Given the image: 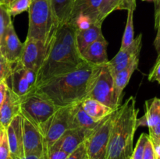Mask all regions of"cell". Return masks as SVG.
<instances>
[{
  "label": "cell",
  "instance_id": "5b68a950",
  "mask_svg": "<svg viewBox=\"0 0 160 159\" xmlns=\"http://www.w3.org/2000/svg\"><path fill=\"white\" fill-rule=\"evenodd\" d=\"M59 108L46 97L34 92L21 100L20 114L32 123L45 137L52 118Z\"/></svg>",
  "mask_w": 160,
  "mask_h": 159
},
{
  "label": "cell",
  "instance_id": "4316f807",
  "mask_svg": "<svg viewBox=\"0 0 160 159\" xmlns=\"http://www.w3.org/2000/svg\"><path fill=\"white\" fill-rule=\"evenodd\" d=\"M134 11L133 9L128 10V19H127V24L123 33V38H122L121 47L120 49H126L133 43L134 40Z\"/></svg>",
  "mask_w": 160,
  "mask_h": 159
},
{
  "label": "cell",
  "instance_id": "3957f363",
  "mask_svg": "<svg viewBox=\"0 0 160 159\" xmlns=\"http://www.w3.org/2000/svg\"><path fill=\"white\" fill-rule=\"evenodd\" d=\"M84 62L80 55L56 40L54 36L46 59L38 72L36 88L52 78L73 71Z\"/></svg>",
  "mask_w": 160,
  "mask_h": 159
},
{
  "label": "cell",
  "instance_id": "f546056e",
  "mask_svg": "<svg viewBox=\"0 0 160 159\" xmlns=\"http://www.w3.org/2000/svg\"><path fill=\"white\" fill-rule=\"evenodd\" d=\"M148 139V134L143 133L141 134L140 137L138 140L137 144H136L135 148L133 151L131 159H143L144 158V153H145V147L146 142Z\"/></svg>",
  "mask_w": 160,
  "mask_h": 159
},
{
  "label": "cell",
  "instance_id": "d4e9b609",
  "mask_svg": "<svg viewBox=\"0 0 160 159\" xmlns=\"http://www.w3.org/2000/svg\"><path fill=\"white\" fill-rule=\"evenodd\" d=\"M77 29L73 25L70 23H66L59 26L55 34V38L63 45H67L73 51L81 55L78 45H77L76 37Z\"/></svg>",
  "mask_w": 160,
  "mask_h": 159
},
{
  "label": "cell",
  "instance_id": "e0dca14e",
  "mask_svg": "<svg viewBox=\"0 0 160 159\" xmlns=\"http://www.w3.org/2000/svg\"><path fill=\"white\" fill-rule=\"evenodd\" d=\"M108 42L104 36L91 44L81 54V57L92 65H102L109 62L107 55Z\"/></svg>",
  "mask_w": 160,
  "mask_h": 159
},
{
  "label": "cell",
  "instance_id": "e575fe53",
  "mask_svg": "<svg viewBox=\"0 0 160 159\" xmlns=\"http://www.w3.org/2000/svg\"><path fill=\"white\" fill-rule=\"evenodd\" d=\"M66 159H88L84 142L81 143L74 151L69 154Z\"/></svg>",
  "mask_w": 160,
  "mask_h": 159
},
{
  "label": "cell",
  "instance_id": "2e32d148",
  "mask_svg": "<svg viewBox=\"0 0 160 159\" xmlns=\"http://www.w3.org/2000/svg\"><path fill=\"white\" fill-rule=\"evenodd\" d=\"M21 99L8 87L6 99L0 108V126L6 130L12 119L20 114Z\"/></svg>",
  "mask_w": 160,
  "mask_h": 159
},
{
  "label": "cell",
  "instance_id": "8992f818",
  "mask_svg": "<svg viewBox=\"0 0 160 159\" xmlns=\"http://www.w3.org/2000/svg\"><path fill=\"white\" fill-rule=\"evenodd\" d=\"M86 98L97 100L115 111L120 106L116 98L113 75L108 62L100 65Z\"/></svg>",
  "mask_w": 160,
  "mask_h": 159
},
{
  "label": "cell",
  "instance_id": "ee69618b",
  "mask_svg": "<svg viewBox=\"0 0 160 159\" xmlns=\"http://www.w3.org/2000/svg\"><path fill=\"white\" fill-rule=\"evenodd\" d=\"M142 1H148V2H152V1H155V0H142Z\"/></svg>",
  "mask_w": 160,
  "mask_h": 159
},
{
  "label": "cell",
  "instance_id": "bcb514c9",
  "mask_svg": "<svg viewBox=\"0 0 160 159\" xmlns=\"http://www.w3.org/2000/svg\"></svg>",
  "mask_w": 160,
  "mask_h": 159
},
{
  "label": "cell",
  "instance_id": "836d02e7",
  "mask_svg": "<svg viewBox=\"0 0 160 159\" xmlns=\"http://www.w3.org/2000/svg\"><path fill=\"white\" fill-rule=\"evenodd\" d=\"M0 159H12L9 152L6 130L3 132L2 137L0 140Z\"/></svg>",
  "mask_w": 160,
  "mask_h": 159
},
{
  "label": "cell",
  "instance_id": "277c9868",
  "mask_svg": "<svg viewBox=\"0 0 160 159\" xmlns=\"http://www.w3.org/2000/svg\"><path fill=\"white\" fill-rule=\"evenodd\" d=\"M28 13L29 24L27 37L49 45L59 27L51 0H32Z\"/></svg>",
  "mask_w": 160,
  "mask_h": 159
},
{
  "label": "cell",
  "instance_id": "1f68e13d",
  "mask_svg": "<svg viewBox=\"0 0 160 159\" xmlns=\"http://www.w3.org/2000/svg\"><path fill=\"white\" fill-rule=\"evenodd\" d=\"M12 64H11L0 51V83L6 80L12 72Z\"/></svg>",
  "mask_w": 160,
  "mask_h": 159
},
{
  "label": "cell",
  "instance_id": "8d00e7d4",
  "mask_svg": "<svg viewBox=\"0 0 160 159\" xmlns=\"http://www.w3.org/2000/svg\"><path fill=\"white\" fill-rule=\"evenodd\" d=\"M143 159H157L154 146H153L152 143L150 140L149 137H148V140L146 142V144H145Z\"/></svg>",
  "mask_w": 160,
  "mask_h": 159
},
{
  "label": "cell",
  "instance_id": "7bdbcfd3",
  "mask_svg": "<svg viewBox=\"0 0 160 159\" xmlns=\"http://www.w3.org/2000/svg\"><path fill=\"white\" fill-rule=\"evenodd\" d=\"M12 1H13V0H6V6H7V5L9 4V3H10Z\"/></svg>",
  "mask_w": 160,
  "mask_h": 159
},
{
  "label": "cell",
  "instance_id": "f1b7e54d",
  "mask_svg": "<svg viewBox=\"0 0 160 159\" xmlns=\"http://www.w3.org/2000/svg\"><path fill=\"white\" fill-rule=\"evenodd\" d=\"M11 23L12 20L10 14L8 12L7 6L6 5L0 3V44L6 30Z\"/></svg>",
  "mask_w": 160,
  "mask_h": 159
},
{
  "label": "cell",
  "instance_id": "4fadbf2b",
  "mask_svg": "<svg viewBox=\"0 0 160 159\" xmlns=\"http://www.w3.org/2000/svg\"><path fill=\"white\" fill-rule=\"evenodd\" d=\"M0 51L2 55L12 65L20 62L23 51V44L16 33L12 23L9 25L2 39Z\"/></svg>",
  "mask_w": 160,
  "mask_h": 159
},
{
  "label": "cell",
  "instance_id": "d590c367",
  "mask_svg": "<svg viewBox=\"0 0 160 159\" xmlns=\"http://www.w3.org/2000/svg\"><path fill=\"white\" fill-rule=\"evenodd\" d=\"M148 80L152 82L156 81L160 84V53H159V55L152 70L150 71L149 75H148Z\"/></svg>",
  "mask_w": 160,
  "mask_h": 159
},
{
  "label": "cell",
  "instance_id": "5bb4252c",
  "mask_svg": "<svg viewBox=\"0 0 160 159\" xmlns=\"http://www.w3.org/2000/svg\"><path fill=\"white\" fill-rule=\"evenodd\" d=\"M92 131L81 128L67 129L62 137L48 149V151L60 149L68 154H71L81 143H84Z\"/></svg>",
  "mask_w": 160,
  "mask_h": 159
},
{
  "label": "cell",
  "instance_id": "7a4b0ae2",
  "mask_svg": "<svg viewBox=\"0 0 160 159\" xmlns=\"http://www.w3.org/2000/svg\"><path fill=\"white\" fill-rule=\"evenodd\" d=\"M136 100L131 96L113 112L106 159H131L138 128Z\"/></svg>",
  "mask_w": 160,
  "mask_h": 159
},
{
  "label": "cell",
  "instance_id": "d6986e66",
  "mask_svg": "<svg viewBox=\"0 0 160 159\" xmlns=\"http://www.w3.org/2000/svg\"><path fill=\"white\" fill-rule=\"evenodd\" d=\"M102 2V0H79L78 1L73 5L69 23H70L79 14H84L90 17L95 23L102 24L98 21V12H99V8Z\"/></svg>",
  "mask_w": 160,
  "mask_h": 159
},
{
  "label": "cell",
  "instance_id": "9c48e42d",
  "mask_svg": "<svg viewBox=\"0 0 160 159\" xmlns=\"http://www.w3.org/2000/svg\"><path fill=\"white\" fill-rule=\"evenodd\" d=\"M23 135L25 156L31 154L48 156L45 137L40 130L24 117Z\"/></svg>",
  "mask_w": 160,
  "mask_h": 159
},
{
  "label": "cell",
  "instance_id": "30bf717a",
  "mask_svg": "<svg viewBox=\"0 0 160 159\" xmlns=\"http://www.w3.org/2000/svg\"><path fill=\"white\" fill-rule=\"evenodd\" d=\"M70 106L59 107L52 116L45 137L47 152L48 149L62 137V134L70 129Z\"/></svg>",
  "mask_w": 160,
  "mask_h": 159
},
{
  "label": "cell",
  "instance_id": "7402d4cb",
  "mask_svg": "<svg viewBox=\"0 0 160 159\" xmlns=\"http://www.w3.org/2000/svg\"><path fill=\"white\" fill-rule=\"evenodd\" d=\"M102 36V24L98 23H94L86 30H77V45L80 53L81 54L91 44Z\"/></svg>",
  "mask_w": 160,
  "mask_h": 159
},
{
  "label": "cell",
  "instance_id": "f6af8a7d",
  "mask_svg": "<svg viewBox=\"0 0 160 159\" xmlns=\"http://www.w3.org/2000/svg\"><path fill=\"white\" fill-rule=\"evenodd\" d=\"M78 1H79V0H74V3H76ZM73 5H74V4H73Z\"/></svg>",
  "mask_w": 160,
  "mask_h": 159
},
{
  "label": "cell",
  "instance_id": "4dcf8cb0",
  "mask_svg": "<svg viewBox=\"0 0 160 159\" xmlns=\"http://www.w3.org/2000/svg\"><path fill=\"white\" fill-rule=\"evenodd\" d=\"M155 28L156 37L154 41V45L158 53H160V0H155Z\"/></svg>",
  "mask_w": 160,
  "mask_h": 159
},
{
  "label": "cell",
  "instance_id": "d6a6232c",
  "mask_svg": "<svg viewBox=\"0 0 160 159\" xmlns=\"http://www.w3.org/2000/svg\"><path fill=\"white\" fill-rule=\"evenodd\" d=\"M149 129V134H148V137H149L150 140L152 143L154 147L159 146L160 145V118L159 121L157 122L154 126L150 128Z\"/></svg>",
  "mask_w": 160,
  "mask_h": 159
},
{
  "label": "cell",
  "instance_id": "b9f144b4",
  "mask_svg": "<svg viewBox=\"0 0 160 159\" xmlns=\"http://www.w3.org/2000/svg\"><path fill=\"white\" fill-rule=\"evenodd\" d=\"M0 3H1V4H4V5H6V0H0Z\"/></svg>",
  "mask_w": 160,
  "mask_h": 159
},
{
  "label": "cell",
  "instance_id": "8fae6325",
  "mask_svg": "<svg viewBox=\"0 0 160 159\" xmlns=\"http://www.w3.org/2000/svg\"><path fill=\"white\" fill-rule=\"evenodd\" d=\"M23 132V117L19 114L6 129L9 152L12 159H22L25 157Z\"/></svg>",
  "mask_w": 160,
  "mask_h": 159
},
{
  "label": "cell",
  "instance_id": "83f0119b",
  "mask_svg": "<svg viewBox=\"0 0 160 159\" xmlns=\"http://www.w3.org/2000/svg\"><path fill=\"white\" fill-rule=\"evenodd\" d=\"M31 2L32 0H13L6 6L11 17H16L22 12L28 11Z\"/></svg>",
  "mask_w": 160,
  "mask_h": 159
},
{
  "label": "cell",
  "instance_id": "ab89813d",
  "mask_svg": "<svg viewBox=\"0 0 160 159\" xmlns=\"http://www.w3.org/2000/svg\"><path fill=\"white\" fill-rule=\"evenodd\" d=\"M22 159H48L47 155H36V154H31V155L25 156Z\"/></svg>",
  "mask_w": 160,
  "mask_h": 159
},
{
  "label": "cell",
  "instance_id": "484cf974",
  "mask_svg": "<svg viewBox=\"0 0 160 159\" xmlns=\"http://www.w3.org/2000/svg\"><path fill=\"white\" fill-rule=\"evenodd\" d=\"M74 0H51L52 8L59 26L69 23Z\"/></svg>",
  "mask_w": 160,
  "mask_h": 159
},
{
  "label": "cell",
  "instance_id": "9a60e30c",
  "mask_svg": "<svg viewBox=\"0 0 160 159\" xmlns=\"http://www.w3.org/2000/svg\"><path fill=\"white\" fill-rule=\"evenodd\" d=\"M6 80L10 81V84H7L8 87L21 100L34 93L36 90V87L25 77L24 67L20 62L13 64L12 73Z\"/></svg>",
  "mask_w": 160,
  "mask_h": 159
},
{
  "label": "cell",
  "instance_id": "44dd1931",
  "mask_svg": "<svg viewBox=\"0 0 160 159\" xmlns=\"http://www.w3.org/2000/svg\"><path fill=\"white\" fill-rule=\"evenodd\" d=\"M136 9V0H102L98 12V21L102 23L103 20L110 13L116 10L126 9L130 10Z\"/></svg>",
  "mask_w": 160,
  "mask_h": 159
},
{
  "label": "cell",
  "instance_id": "60d3db41",
  "mask_svg": "<svg viewBox=\"0 0 160 159\" xmlns=\"http://www.w3.org/2000/svg\"><path fill=\"white\" fill-rule=\"evenodd\" d=\"M4 131H5V129H3L0 126V140H1L2 137V135H3V132H4Z\"/></svg>",
  "mask_w": 160,
  "mask_h": 159
},
{
  "label": "cell",
  "instance_id": "6da1fadb",
  "mask_svg": "<svg viewBox=\"0 0 160 159\" xmlns=\"http://www.w3.org/2000/svg\"><path fill=\"white\" fill-rule=\"evenodd\" d=\"M101 65L87 62L70 73L56 76L37 87L35 93L51 100L58 107H65L87 98Z\"/></svg>",
  "mask_w": 160,
  "mask_h": 159
},
{
  "label": "cell",
  "instance_id": "52a82bcc",
  "mask_svg": "<svg viewBox=\"0 0 160 159\" xmlns=\"http://www.w3.org/2000/svg\"><path fill=\"white\" fill-rule=\"evenodd\" d=\"M113 112L100 122L84 140L88 159H106Z\"/></svg>",
  "mask_w": 160,
  "mask_h": 159
},
{
  "label": "cell",
  "instance_id": "ffe728a7",
  "mask_svg": "<svg viewBox=\"0 0 160 159\" xmlns=\"http://www.w3.org/2000/svg\"><path fill=\"white\" fill-rule=\"evenodd\" d=\"M81 104L88 116L94 122L99 123L115 112L111 108L92 98H86L81 101Z\"/></svg>",
  "mask_w": 160,
  "mask_h": 159
},
{
  "label": "cell",
  "instance_id": "7c38bea8",
  "mask_svg": "<svg viewBox=\"0 0 160 159\" xmlns=\"http://www.w3.org/2000/svg\"><path fill=\"white\" fill-rule=\"evenodd\" d=\"M142 46V34L134 38L133 43L126 49H120L111 61L108 62L112 75L128 68L136 59L139 58Z\"/></svg>",
  "mask_w": 160,
  "mask_h": 159
},
{
  "label": "cell",
  "instance_id": "f35d334b",
  "mask_svg": "<svg viewBox=\"0 0 160 159\" xmlns=\"http://www.w3.org/2000/svg\"><path fill=\"white\" fill-rule=\"evenodd\" d=\"M8 85L6 80L2 81L0 83V108L2 106L3 103H4L5 99H6V92H7Z\"/></svg>",
  "mask_w": 160,
  "mask_h": 159
},
{
  "label": "cell",
  "instance_id": "603a6c76",
  "mask_svg": "<svg viewBox=\"0 0 160 159\" xmlns=\"http://www.w3.org/2000/svg\"><path fill=\"white\" fill-rule=\"evenodd\" d=\"M139 58L136 59L125 70H121L113 75L114 80V89H115V95L117 101L121 103L122 94H123V89L126 87L128 84L131 80V76L138 66Z\"/></svg>",
  "mask_w": 160,
  "mask_h": 159
},
{
  "label": "cell",
  "instance_id": "74e56055",
  "mask_svg": "<svg viewBox=\"0 0 160 159\" xmlns=\"http://www.w3.org/2000/svg\"><path fill=\"white\" fill-rule=\"evenodd\" d=\"M69 154L60 149L48 151V159H66Z\"/></svg>",
  "mask_w": 160,
  "mask_h": 159
},
{
  "label": "cell",
  "instance_id": "ba28073f",
  "mask_svg": "<svg viewBox=\"0 0 160 159\" xmlns=\"http://www.w3.org/2000/svg\"><path fill=\"white\" fill-rule=\"evenodd\" d=\"M50 45H45L40 41L27 37L23 44V51L20 62L26 69H29L38 73L46 59Z\"/></svg>",
  "mask_w": 160,
  "mask_h": 159
},
{
  "label": "cell",
  "instance_id": "ac0fdd59",
  "mask_svg": "<svg viewBox=\"0 0 160 159\" xmlns=\"http://www.w3.org/2000/svg\"><path fill=\"white\" fill-rule=\"evenodd\" d=\"M70 129L81 128V129H86V130H93L100 123V122L99 123L94 122L88 116V115L83 108L81 101L71 104L70 112Z\"/></svg>",
  "mask_w": 160,
  "mask_h": 159
},
{
  "label": "cell",
  "instance_id": "cb8c5ba5",
  "mask_svg": "<svg viewBox=\"0 0 160 159\" xmlns=\"http://www.w3.org/2000/svg\"><path fill=\"white\" fill-rule=\"evenodd\" d=\"M160 118V99L154 98L145 102V113L142 118H138V127L146 126L148 129L154 126Z\"/></svg>",
  "mask_w": 160,
  "mask_h": 159
}]
</instances>
